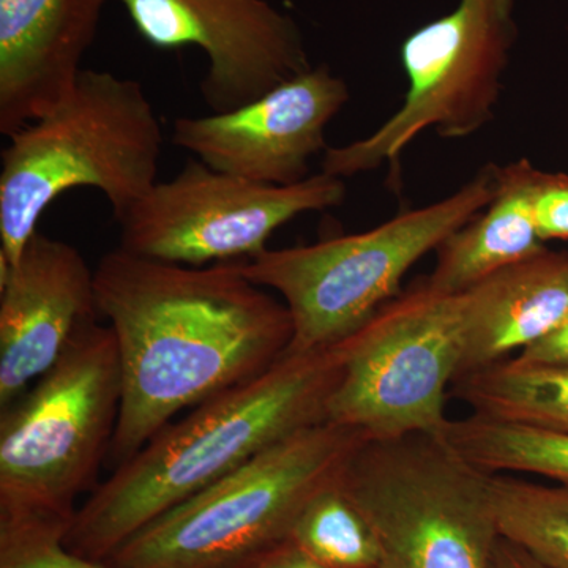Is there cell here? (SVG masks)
Listing matches in <instances>:
<instances>
[{
    "mask_svg": "<svg viewBox=\"0 0 568 568\" xmlns=\"http://www.w3.org/2000/svg\"><path fill=\"white\" fill-rule=\"evenodd\" d=\"M93 276L97 308L114 332L121 361L111 470L183 409L263 375L293 342L287 306L250 282L237 261L192 267L118 246Z\"/></svg>",
    "mask_w": 568,
    "mask_h": 568,
    "instance_id": "1",
    "label": "cell"
},
{
    "mask_svg": "<svg viewBox=\"0 0 568 568\" xmlns=\"http://www.w3.org/2000/svg\"><path fill=\"white\" fill-rule=\"evenodd\" d=\"M345 345L287 351L263 375L193 407L100 481L65 534L70 551L108 560L160 515L306 426L327 422Z\"/></svg>",
    "mask_w": 568,
    "mask_h": 568,
    "instance_id": "2",
    "label": "cell"
},
{
    "mask_svg": "<svg viewBox=\"0 0 568 568\" xmlns=\"http://www.w3.org/2000/svg\"><path fill=\"white\" fill-rule=\"evenodd\" d=\"M9 140L0 171V263L10 267L61 194L100 190L119 222L159 182L162 122L141 82L111 71L82 69L61 103Z\"/></svg>",
    "mask_w": 568,
    "mask_h": 568,
    "instance_id": "3",
    "label": "cell"
},
{
    "mask_svg": "<svg viewBox=\"0 0 568 568\" xmlns=\"http://www.w3.org/2000/svg\"><path fill=\"white\" fill-rule=\"evenodd\" d=\"M122 402L110 324L82 327L61 358L0 413V517L71 525L95 489Z\"/></svg>",
    "mask_w": 568,
    "mask_h": 568,
    "instance_id": "4",
    "label": "cell"
},
{
    "mask_svg": "<svg viewBox=\"0 0 568 568\" xmlns=\"http://www.w3.org/2000/svg\"><path fill=\"white\" fill-rule=\"evenodd\" d=\"M365 437L321 422L160 515L104 562L115 568H237L283 544L310 499L342 474Z\"/></svg>",
    "mask_w": 568,
    "mask_h": 568,
    "instance_id": "5",
    "label": "cell"
},
{
    "mask_svg": "<svg viewBox=\"0 0 568 568\" xmlns=\"http://www.w3.org/2000/svg\"><path fill=\"white\" fill-rule=\"evenodd\" d=\"M497 170L489 163L446 200L365 233L267 248L237 261L239 267L250 282L282 295L294 325L290 351L336 345L402 293L399 284L414 264L491 203Z\"/></svg>",
    "mask_w": 568,
    "mask_h": 568,
    "instance_id": "6",
    "label": "cell"
},
{
    "mask_svg": "<svg viewBox=\"0 0 568 568\" xmlns=\"http://www.w3.org/2000/svg\"><path fill=\"white\" fill-rule=\"evenodd\" d=\"M491 477L443 437L413 435L364 440L339 485L375 530L379 568H493Z\"/></svg>",
    "mask_w": 568,
    "mask_h": 568,
    "instance_id": "7",
    "label": "cell"
},
{
    "mask_svg": "<svg viewBox=\"0 0 568 568\" xmlns=\"http://www.w3.org/2000/svg\"><path fill=\"white\" fill-rule=\"evenodd\" d=\"M345 362L327 422L366 440L440 436L465 351L462 294L418 280L343 339Z\"/></svg>",
    "mask_w": 568,
    "mask_h": 568,
    "instance_id": "8",
    "label": "cell"
},
{
    "mask_svg": "<svg viewBox=\"0 0 568 568\" xmlns=\"http://www.w3.org/2000/svg\"><path fill=\"white\" fill-rule=\"evenodd\" d=\"M515 0H462L447 17L410 33L402 47L407 92L375 133L328 148L321 173L353 178L399 159L418 134L462 140L493 121L508 52L517 39Z\"/></svg>",
    "mask_w": 568,
    "mask_h": 568,
    "instance_id": "9",
    "label": "cell"
},
{
    "mask_svg": "<svg viewBox=\"0 0 568 568\" xmlns=\"http://www.w3.org/2000/svg\"><path fill=\"white\" fill-rule=\"evenodd\" d=\"M345 197L346 183L334 175L264 185L189 160L173 181L156 182L119 220V246L148 260L192 267L252 260L295 216L335 207Z\"/></svg>",
    "mask_w": 568,
    "mask_h": 568,
    "instance_id": "10",
    "label": "cell"
},
{
    "mask_svg": "<svg viewBox=\"0 0 568 568\" xmlns=\"http://www.w3.org/2000/svg\"><path fill=\"white\" fill-rule=\"evenodd\" d=\"M156 50L196 47L207 58L201 93L222 114L312 70L301 29L265 0H121Z\"/></svg>",
    "mask_w": 568,
    "mask_h": 568,
    "instance_id": "11",
    "label": "cell"
},
{
    "mask_svg": "<svg viewBox=\"0 0 568 568\" xmlns=\"http://www.w3.org/2000/svg\"><path fill=\"white\" fill-rule=\"evenodd\" d=\"M349 97L345 80L320 65L237 110L179 118L171 140L220 173L295 185L310 178V160L327 151L325 130Z\"/></svg>",
    "mask_w": 568,
    "mask_h": 568,
    "instance_id": "12",
    "label": "cell"
},
{
    "mask_svg": "<svg viewBox=\"0 0 568 568\" xmlns=\"http://www.w3.org/2000/svg\"><path fill=\"white\" fill-rule=\"evenodd\" d=\"M95 276L80 250L37 231L18 263H0V409L99 321Z\"/></svg>",
    "mask_w": 568,
    "mask_h": 568,
    "instance_id": "13",
    "label": "cell"
},
{
    "mask_svg": "<svg viewBox=\"0 0 568 568\" xmlns=\"http://www.w3.org/2000/svg\"><path fill=\"white\" fill-rule=\"evenodd\" d=\"M108 0H0V133L61 103L78 80Z\"/></svg>",
    "mask_w": 568,
    "mask_h": 568,
    "instance_id": "14",
    "label": "cell"
},
{
    "mask_svg": "<svg viewBox=\"0 0 568 568\" xmlns=\"http://www.w3.org/2000/svg\"><path fill=\"white\" fill-rule=\"evenodd\" d=\"M462 297L465 351L459 376L506 361L515 351L523 353L562 324L568 315V253L545 246L488 275Z\"/></svg>",
    "mask_w": 568,
    "mask_h": 568,
    "instance_id": "15",
    "label": "cell"
},
{
    "mask_svg": "<svg viewBox=\"0 0 568 568\" xmlns=\"http://www.w3.org/2000/svg\"><path fill=\"white\" fill-rule=\"evenodd\" d=\"M538 174L540 170L526 159L497 170L491 203L436 250L435 271L426 276L429 286L446 294L465 293L547 246L534 215Z\"/></svg>",
    "mask_w": 568,
    "mask_h": 568,
    "instance_id": "16",
    "label": "cell"
},
{
    "mask_svg": "<svg viewBox=\"0 0 568 568\" xmlns=\"http://www.w3.org/2000/svg\"><path fill=\"white\" fill-rule=\"evenodd\" d=\"M450 392L476 416L568 435V366L510 357L459 376Z\"/></svg>",
    "mask_w": 568,
    "mask_h": 568,
    "instance_id": "17",
    "label": "cell"
},
{
    "mask_svg": "<svg viewBox=\"0 0 568 568\" xmlns=\"http://www.w3.org/2000/svg\"><path fill=\"white\" fill-rule=\"evenodd\" d=\"M455 454L491 476L529 474L568 485V435L470 414L448 420L443 435Z\"/></svg>",
    "mask_w": 568,
    "mask_h": 568,
    "instance_id": "18",
    "label": "cell"
},
{
    "mask_svg": "<svg viewBox=\"0 0 568 568\" xmlns=\"http://www.w3.org/2000/svg\"><path fill=\"white\" fill-rule=\"evenodd\" d=\"M500 537L549 568H568V485L491 477Z\"/></svg>",
    "mask_w": 568,
    "mask_h": 568,
    "instance_id": "19",
    "label": "cell"
},
{
    "mask_svg": "<svg viewBox=\"0 0 568 568\" xmlns=\"http://www.w3.org/2000/svg\"><path fill=\"white\" fill-rule=\"evenodd\" d=\"M287 540L331 568H379L383 558L375 530L339 477L306 503Z\"/></svg>",
    "mask_w": 568,
    "mask_h": 568,
    "instance_id": "20",
    "label": "cell"
},
{
    "mask_svg": "<svg viewBox=\"0 0 568 568\" xmlns=\"http://www.w3.org/2000/svg\"><path fill=\"white\" fill-rule=\"evenodd\" d=\"M67 530L52 519L0 517V568H115L70 551Z\"/></svg>",
    "mask_w": 568,
    "mask_h": 568,
    "instance_id": "21",
    "label": "cell"
},
{
    "mask_svg": "<svg viewBox=\"0 0 568 568\" xmlns=\"http://www.w3.org/2000/svg\"><path fill=\"white\" fill-rule=\"evenodd\" d=\"M534 215L541 241H568V175L538 174Z\"/></svg>",
    "mask_w": 568,
    "mask_h": 568,
    "instance_id": "22",
    "label": "cell"
},
{
    "mask_svg": "<svg viewBox=\"0 0 568 568\" xmlns=\"http://www.w3.org/2000/svg\"><path fill=\"white\" fill-rule=\"evenodd\" d=\"M515 358L525 364L568 366V315L552 334L515 355Z\"/></svg>",
    "mask_w": 568,
    "mask_h": 568,
    "instance_id": "23",
    "label": "cell"
},
{
    "mask_svg": "<svg viewBox=\"0 0 568 568\" xmlns=\"http://www.w3.org/2000/svg\"><path fill=\"white\" fill-rule=\"evenodd\" d=\"M237 568H331L321 564L320 560L313 559L291 544L284 540L283 544L268 548L267 551L254 556L248 562L242 564Z\"/></svg>",
    "mask_w": 568,
    "mask_h": 568,
    "instance_id": "24",
    "label": "cell"
},
{
    "mask_svg": "<svg viewBox=\"0 0 568 568\" xmlns=\"http://www.w3.org/2000/svg\"><path fill=\"white\" fill-rule=\"evenodd\" d=\"M493 568H549L540 560L530 556L525 549L517 547L506 538L500 537L495 552Z\"/></svg>",
    "mask_w": 568,
    "mask_h": 568,
    "instance_id": "25",
    "label": "cell"
}]
</instances>
